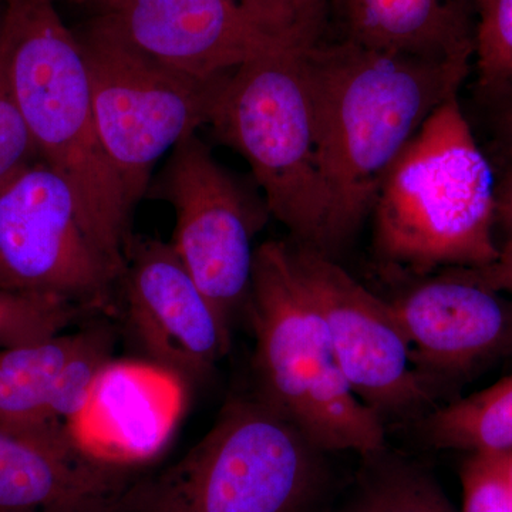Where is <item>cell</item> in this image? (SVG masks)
Wrapping results in <instances>:
<instances>
[{
	"mask_svg": "<svg viewBox=\"0 0 512 512\" xmlns=\"http://www.w3.org/2000/svg\"><path fill=\"white\" fill-rule=\"evenodd\" d=\"M330 197L329 258L352 244L403 148L470 63L383 52L340 39L305 50Z\"/></svg>",
	"mask_w": 512,
	"mask_h": 512,
	"instance_id": "1",
	"label": "cell"
},
{
	"mask_svg": "<svg viewBox=\"0 0 512 512\" xmlns=\"http://www.w3.org/2000/svg\"><path fill=\"white\" fill-rule=\"evenodd\" d=\"M0 53L37 158L72 188L84 229L121 275L133 208L101 141L82 46L55 0H0Z\"/></svg>",
	"mask_w": 512,
	"mask_h": 512,
	"instance_id": "2",
	"label": "cell"
},
{
	"mask_svg": "<svg viewBox=\"0 0 512 512\" xmlns=\"http://www.w3.org/2000/svg\"><path fill=\"white\" fill-rule=\"evenodd\" d=\"M497 187L457 96L444 101L387 171L373 205L380 264L413 278L500 258Z\"/></svg>",
	"mask_w": 512,
	"mask_h": 512,
	"instance_id": "3",
	"label": "cell"
},
{
	"mask_svg": "<svg viewBox=\"0 0 512 512\" xmlns=\"http://www.w3.org/2000/svg\"><path fill=\"white\" fill-rule=\"evenodd\" d=\"M326 456L255 390L237 394L191 450L134 478L111 512H311Z\"/></svg>",
	"mask_w": 512,
	"mask_h": 512,
	"instance_id": "4",
	"label": "cell"
},
{
	"mask_svg": "<svg viewBox=\"0 0 512 512\" xmlns=\"http://www.w3.org/2000/svg\"><path fill=\"white\" fill-rule=\"evenodd\" d=\"M245 312L255 335V392L262 399L325 453L365 457L387 447V427L346 382L286 239L256 247Z\"/></svg>",
	"mask_w": 512,
	"mask_h": 512,
	"instance_id": "5",
	"label": "cell"
},
{
	"mask_svg": "<svg viewBox=\"0 0 512 512\" xmlns=\"http://www.w3.org/2000/svg\"><path fill=\"white\" fill-rule=\"evenodd\" d=\"M305 47L229 74L212 111L217 136L245 158L289 239L329 256L330 197Z\"/></svg>",
	"mask_w": 512,
	"mask_h": 512,
	"instance_id": "6",
	"label": "cell"
},
{
	"mask_svg": "<svg viewBox=\"0 0 512 512\" xmlns=\"http://www.w3.org/2000/svg\"><path fill=\"white\" fill-rule=\"evenodd\" d=\"M92 87L94 116L131 208L146 195L161 157L210 124L227 77L201 80L128 45L96 20L77 36Z\"/></svg>",
	"mask_w": 512,
	"mask_h": 512,
	"instance_id": "7",
	"label": "cell"
},
{
	"mask_svg": "<svg viewBox=\"0 0 512 512\" xmlns=\"http://www.w3.org/2000/svg\"><path fill=\"white\" fill-rule=\"evenodd\" d=\"M119 279L84 229L72 188L45 161L0 178V291L117 318Z\"/></svg>",
	"mask_w": 512,
	"mask_h": 512,
	"instance_id": "8",
	"label": "cell"
},
{
	"mask_svg": "<svg viewBox=\"0 0 512 512\" xmlns=\"http://www.w3.org/2000/svg\"><path fill=\"white\" fill-rule=\"evenodd\" d=\"M286 242L357 399L386 427L413 423L436 409L439 397L414 369L409 340L390 302L377 298L336 259Z\"/></svg>",
	"mask_w": 512,
	"mask_h": 512,
	"instance_id": "9",
	"label": "cell"
},
{
	"mask_svg": "<svg viewBox=\"0 0 512 512\" xmlns=\"http://www.w3.org/2000/svg\"><path fill=\"white\" fill-rule=\"evenodd\" d=\"M156 192L174 208L171 245L232 328L247 306L254 241L268 208L249 200L197 133L171 151Z\"/></svg>",
	"mask_w": 512,
	"mask_h": 512,
	"instance_id": "10",
	"label": "cell"
},
{
	"mask_svg": "<svg viewBox=\"0 0 512 512\" xmlns=\"http://www.w3.org/2000/svg\"><path fill=\"white\" fill-rule=\"evenodd\" d=\"M93 20L151 59L201 80L227 77L269 53L320 40L237 0H96Z\"/></svg>",
	"mask_w": 512,
	"mask_h": 512,
	"instance_id": "11",
	"label": "cell"
},
{
	"mask_svg": "<svg viewBox=\"0 0 512 512\" xmlns=\"http://www.w3.org/2000/svg\"><path fill=\"white\" fill-rule=\"evenodd\" d=\"M117 318L153 365L202 384L231 350V326L171 242L133 237L117 289Z\"/></svg>",
	"mask_w": 512,
	"mask_h": 512,
	"instance_id": "12",
	"label": "cell"
},
{
	"mask_svg": "<svg viewBox=\"0 0 512 512\" xmlns=\"http://www.w3.org/2000/svg\"><path fill=\"white\" fill-rule=\"evenodd\" d=\"M390 305L414 369L437 397L512 357V299L464 269L424 276Z\"/></svg>",
	"mask_w": 512,
	"mask_h": 512,
	"instance_id": "13",
	"label": "cell"
},
{
	"mask_svg": "<svg viewBox=\"0 0 512 512\" xmlns=\"http://www.w3.org/2000/svg\"><path fill=\"white\" fill-rule=\"evenodd\" d=\"M130 466L0 427V512H111Z\"/></svg>",
	"mask_w": 512,
	"mask_h": 512,
	"instance_id": "14",
	"label": "cell"
},
{
	"mask_svg": "<svg viewBox=\"0 0 512 512\" xmlns=\"http://www.w3.org/2000/svg\"><path fill=\"white\" fill-rule=\"evenodd\" d=\"M343 40L369 49L470 63L474 0H330Z\"/></svg>",
	"mask_w": 512,
	"mask_h": 512,
	"instance_id": "15",
	"label": "cell"
},
{
	"mask_svg": "<svg viewBox=\"0 0 512 512\" xmlns=\"http://www.w3.org/2000/svg\"><path fill=\"white\" fill-rule=\"evenodd\" d=\"M87 335L89 325L40 342L0 349V427L33 439L80 443L69 431L53 427L47 413L57 380Z\"/></svg>",
	"mask_w": 512,
	"mask_h": 512,
	"instance_id": "16",
	"label": "cell"
},
{
	"mask_svg": "<svg viewBox=\"0 0 512 512\" xmlns=\"http://www.w3.org/2000/svg\"><path fill=\"white\" fill-rule=\"evenodd\" d=\"M410 426L417 440L434 450L512 451V373L487 389L437 406Z\"/></svg>",
	"mask_w": 512,
	"mask_h": 512,
	"instance_id": "17",
	"label": "cell"
},
{
	"mask_svg": "<svg viewBox=\"0 0 512 512\" xmlns=\"http://www.w3.org/2000/svg\"><path fill=\"white\" fill-rule=\"evenodd\" d=\"M339 512H456L436 478L387 447L363 457L355 487Z\"/></svg>",
	"mask_w": 512,
	"mask_h": 512,
	"instance_id": "18",
	"label": "cell"
},
{
	"mask_svg": "<svg viewBox=\"0 0 512 512\" xmlns=\"http://www.w3.org/2000/svg\"><path fill=\"white\" fill-rule=\"evenodd\" d=\"M477 84L488 97H512V0H474Z\"/></svg>",
	"mask_w": 512,
	"mask_h": 512,
	"instance_id": "19",
	"label": "cell"
},
{
	"mask_svg": "<svg viewBox=\"0 0 512 512\" xmlns=\"http://www.w3.org/2000/svg\"><path fill=\"white\" fill-rule=\"evenodd\" d=\"M84 318L96 315L62 299L0 291V349L53 338Z\"/></svg>",
	"mask_w": 512,
	"mask_h": 512,
	"instance_id": "20",
	"label": "cell"
},
{
	"mask_svg": "<svg viewBox=\"0 0 512 512\" xmlns=\"http://www.w3.org/2000/svg\"><path fill=\"white\" fill-rule=\"evenodd\" d=\"M463 512H512L497 454H470L461 467Z\"/></svg>",
	"mask_w": 512,
	"mask_h": 512,
	"instance_id": "21",
	"label": "cell"
},
{
	"mask_svg": "<svg viewBox=\"0 0 512 512\" xmlns=\"http://www.w3.org/2000/svg\"><path fill=\"white\" fill-rule=\"evenodd\" d=\"M37 158L0 53V178Z\"/></svg>",
	"mask_w": 512,
	"mask_h": 512,
	"instance_id": "22",
	"label": "cell"
},
{
	"mask_svg": "<svg viewBox=\"0 0 512 512\" xmlns=\"http://www.w3.org/2000/svg\"><path fill=\"white\" fill-rule=\"evenodd\" d=\"M239 5L254 10L258 15L311 37L322 39L330 0H237Z\"/></svg>",
	"mask_w": 512,
	"mask_h": 512,
	"instance_id": "23",
	"label": "cell"
},
{
	"mask_svg": "<svg viewBox=\"0 0 512 512\" xmlns=\"http://www.w3.org/2000/svg\"><path fill=\"white\" fill-rule=\"evenodd\" d=\"M464 271L487 288L512 296V238L500 245V258L493 265Z\"/></svg>",
	"mask_w": 512,
	"mask_h": 512,
	"instance_id": "24",
	"label": "cell"
},
{
	"mask_svg": "<svg viewBox=\"0 0 512 512\" xmlns=\"http://www.w3.org/2000/svg\"><path fill=\"white\" fill-rule=\"evenodd\" d=\"M495 222L504 229L507 239L512 238V164L508 168L503 184L497 188V214Z\"/></svg>",
	"mask_w": 512,
	"mask_h": 512,
	"instance_id": "25",
	"label": "cell"
},
{
	"mask_svg": "<svg viewBox=\"0 0 512 512\" xmlns=\"http://www.w3.org/2000/svg\"><path fill=\"white\" fill-rule=\"evenodd\" d=\"M510 103L507 104V109L504 111V130L507 131V136L512 138V97Z\"/></svg>",
	"mask_w": 512,
	"mask_h": 512,
	"instance_id": "26",
	"label": "cell"
},
{
	"mask_svg": "<svg viewBox=\"0 0 512 512\" xmlns=\"http://www.w3.org/2000/svg\"><path fill=\"white\" fill-rule=\"evenodd\" d=\"M60 2L73 3V5H83V3L96 2V0H60Z\"/></svg>",
	"mask_w": 512,
	"mask_h": 512,
	"instance_id": "27",
	"label": "cell"
}]
</instances>
